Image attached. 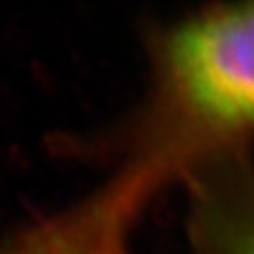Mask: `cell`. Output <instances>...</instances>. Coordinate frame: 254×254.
<instances>
[{
  "mask_svg": "<svg viewBox=\"0 0 254 254\" xmlns=\"http://www.w3.org/2000/svg\"><path fill=\"white\" fill-rule=\"evenodd\" d=\"M254 132V3L223 5L162 27L150 42L145 99L116 132L123 164L174 182Z\"/></svg>",
  "mask_w": 254,
  "mask_h": 254,
  "instance_id": "obj_1",
  "label": "cell"
},
{
  "mask_svg": "<svg viewBox=\"0 0 254 254\" xmlns=\"http://www.w3.org/2000/svg\"><path fill=\"white\" fill-rule=\"evenodd\" d=\"M164 185L154 170L121 165L104 185L0 240V254H135L134 230Z\"/></svg>",
  "mask_w": 254,
  "mask_h": 254,
  "instance_id": "obj_2",
  "label": "cell"
},
{
  "mask_svg": "<svg viewBox=\"0 0 254 254\" xmlns=\"http://www.w3.org/2000/svg\"><path fill=\"white\" fill-rule=\"evenodd\" d=\"M193 243L195 254H254V226L230 230L196 211Z\"/></svg>",
  "mask_w": 254,
  "mask_h": 254,
  "instance_id": "obj_3",
  "label": "cell"
}]
</instances>
